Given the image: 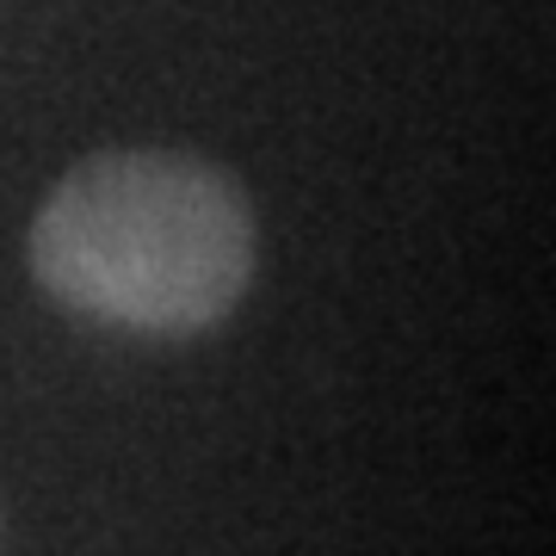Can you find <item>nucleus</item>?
<instances>
[{
    "label": "nucleus",
    "instance_id": "obj_1",
    "mask_svg": "<svg viewBox=\"0 0 556 556\" xmlns=\"http://www.w3.org/2000/svg\"><path fill=\"white\" fill-rule=\"evenodd\" d=\"M31 273L56 303L137 334H199L254 278V217L199 155L112 149L68 167L31 223Z\"/></svg>",
    "mask_w": 556,
    "mask_h": 556
}]
</instances>
